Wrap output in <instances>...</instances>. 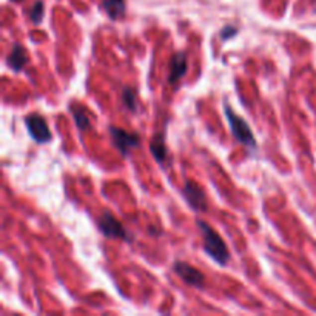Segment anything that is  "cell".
Here are the masks:
<instances>
[{"instance_id": "cell-6", "label": "cell", "mask_w": 316, "mask_h": 316, "mask_svg": "<svg viewBox=\"0 0 316 316\" xmlns=\"http://www.w3.org/2000/svg\"><path fill=\"white\" fill-rule=\"evenodd\" d=\"M173 272H175L185 284H188V286L204 287L205 276L202 275V272L196 270V268L192 267L190 264L182 262V261H176L175 264H173Z\"/></svg>"}, {"instance_id": "cell-16", "label": "cell", "mask_w": 316, "mask_h": 316, "mask_svg": "<svg viewBox=\"0 0 316 316\" xmlns=\"http://www.w3.org/2000/svg\"><path fill=\"white\" fill-rule=\"evenodd\" d=\"M11 2H20V0H11Z\"/></svg>"}, {"instance_id": "cell-1", "label": "cell", "mask_w": 316, "mask_h": 316, "mask_svg": "<svg viewBox=\"0 0 316 316\" xmlns=\"http://www.w3.org/2000/svg\"><path fill=\"white\" fill-rule=\"evenodd\" d=\"M198 227L201 228L204 238V250L205 253L219 265H227L230 261V251L224 242V239L204 220H198Z\"/></svg>"}, {"instance_id": "cell-15", "label": "cell", "mask_w": 316, "mask_h": 316, "mask_svg": "<svg viewBox=\"0 0 316 316\" xmlns=\"http://www.w3.org/2000/svg\"><path fill=\"white\" fill-rule=\"evenodd\" d=\"M236 29L234 26H225L222 31H220V37H222V40H228L230 37H233L236 34Z\"/></svg>"}, {"instance_id": "cell-8", "label": "cell", "mask_w": 316, "mask_h": 316, "mask_svg": "<svg viewBox=\"0 0 316 316\" xmlns=\"http://www.w3.org/2000/svg\"><path fill=\"white\" fill-rule=\"evenodd\" d=\"M188 68V59L185 53H175L170 62V74H168V82L176 84L179 79H182Z\"/></svg>"}, {"instance_id": "cell-14", "label": "cell", "mask_w": 316, "mask_h": 316, "mask_svg": "<svg viewBox=\"0 0 316 316\" xmlns=\"http://www.w3.org/2000/svg\"><path fill=\"white\" fill-rule=\"evenodd\" d=\"M43 14H45L43 2H42V0H39V2H36V3L33 5V8H31V11H29V17H31V20H33L34 23H40L42 19H43Z\"/></svg>"}, {"instance_id": "cell-10", "label": "cell", "mask_w": 316, "mask_h": 316, "mask_svg": "<svg viewBox=\"0 0 316 316\" xmlns=\"http://www.w3.org/2000/svg\"><path fill=\"white\" fill-rule=\"evenodd\" d=\"M28 62L26 59V53L25 50L22 48L20 45H15L14 48L11 50L8 59H6V63H8V67L14 71H20L23 67H25V63Z\"/></svg>"}, {"instance_id": "cell-13", "label": "cell", "mask_w": 316, "mask_h": 316, "mask_svg": "<svg viewBox=\"0 0 316 316\" xmlns=\"http://www.w3.org/2000/svg\"><path fill=\"white\" fill-rule=\"evenodd\" d=\"M122 101L123 105L130 109V111H136V91L130 87H125L122 91Z\"/></svg>"}, {"instance_id": "cell-5", "label": "cell", "mask_w": 316, "mask_h": 316, "mask_svg": "<svg viewBox=\"0 0 316 316\" xmlns=\"http://www.w3.org/2000/svg\"><path fill=\"white\" fill-rule=\"evenodd\" d=\"M25 125L28 128L29 136L33 137L37 144H46L51 140V133L48 128V123L40 114H28L25 117Z\"/></svg>"}, {"instance_id": "cell-4", "label": "cell", "mask_w": 316, "mask_h": 316, "mask_svg": "<svg viewBox=\"0 0 316 316\" xmlns=\"http://www.w3.org/2000/svg\"><path fill=\"white\" fill-rule=\"evenodd\" d=\"M109 136L113 139L114 147L123 154L128 156L130 151L136 147H139L140 144V136L136 133H128L122 128H117V126H109Z\"/></svg>"}, {"instance_id": "cell-7", "label": "cell", "mask_w": 316, "mask_h": 316, "mask_svg": "<svg viewBox=\"0 0 316 316\" xmlns=\"http://www.w3.org/2000/svg\"><path fill=\"white\" fill-rule=\"evenodd\" d=\"M184 198L195 211H207V196H205L204 190L193 181H188L185 184Z\"/></svg>"}, {"instance_id": "cell-11", "label": "cell", "mask_w": 316, "mask_h": 316, "mask_svg": "<svg viewBox=\"0 0 316 316\" xmlns=\"http://www.w3.org/2000/svg\"><path fill=\"white\" fill-rule=\"evenodd\" d=\"M70 111H71V114H73V117H74V122H76V125H77V128L81 130V131H87V130L90 128V126H91L90 114H88L87 109H85L84 106H81V105H74V104H71Z\"/></svg>"}, {"instance_id": "cell-12", "label": "cell", "mask_w": 316, "mask_h": 316, "mask_svg": "<svg viewBox=\"0 0 316 316\" xmlns=\"http://www.w3.org/2000/svg\"><path fill=\"white\" fill-rule=\"evenodd\" d=\"M102 8L111 20H117L125 14V0H104Z\"/></svg>"}, {"instance_id": "cell-2", "label": "cell", "mask_w": 316, "mask_h": 316, "mask_svg": "<svg viewBox=\"0 0 316 316\" xmlns=\"http://www.w3.org/2000/svg\"><path fill=\"white\" fill-rule=\"evenodd\" d=\"M225 117L228 120V125L231 128V133H233L234 139L238 142H241V144L250 147V148H256V139L251 133L250 125L241 116L236 114L228 105L225 106Z\"/></svg>"}, {"instance_id": "cell-3", "label": "cell", "mask_w": 316, "mask_h": 316, "mask_svg": "<svg viewBox=\"0 0 316 316\" xmlns=\"http://www.w3.org/2000/svg\"><path fill=\"white\" fill-rule=\"evenodd\" d=\"M98 227L101 233L109 239H122L126 242H130L133 239L128 234V231L123 228V225L109 211H104L101 214V217L98 219Z\"/></svg>"}, {"instance_id": "cell-9", "label": "cell", "mask_w": 316, "mask_h": 316, "mask_svg": "<svg viewBox=\"0 0 316 316\" xmlns=\"http://www.w3.org/2000/svg\"><path fill=\"white\" fill-rule=\"evenodd\" d=\"M164 133H157L153 139H151V144H150V151L151 154L154 156V159L159 162V164H164L167 161V145H165V139H164Z\"/></svg>"}]
</instances>
